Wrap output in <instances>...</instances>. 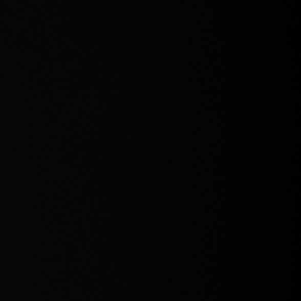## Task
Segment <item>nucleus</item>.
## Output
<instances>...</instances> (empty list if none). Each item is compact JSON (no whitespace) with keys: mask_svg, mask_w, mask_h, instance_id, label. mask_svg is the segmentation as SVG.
Listing matches in <instances>:
<instances>
[]
</instances>
